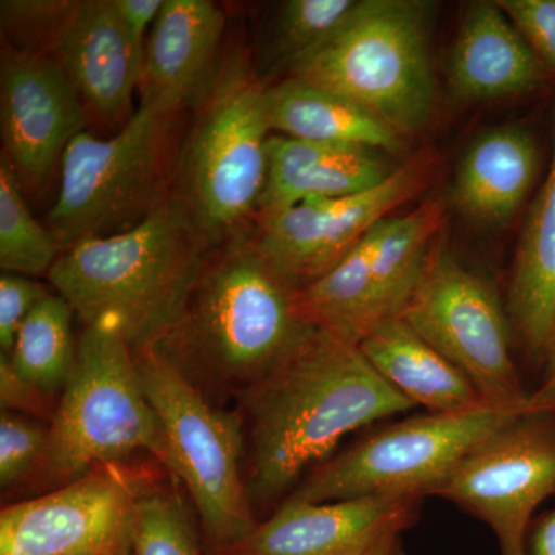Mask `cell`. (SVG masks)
I'll list each match as a JSON object with an SVG mask.
<instances>
[{"label": "cell", "instance_id": "6da1fadb", "mask_svg": "<svg viewBox=\"0 0 555 555\" xmlns=\"http://www.w3.org/2000/svg\"><path fill=\"white\" fill-rule=\"evenodd\" d=\"M248 495L272 500L339 441L415 408L371 366L353 339L313 327L291 357L244 396Z\"/></svg>", "mask_w": 555, "mask_h": 555}, {"label": "cell", "instance_id": "7a4b0ae2", "mask_svg": "<svg viewBox=\"0 0 555 555\" xmlns=\"http://www.w3.org/2000/svg\"><path fill=\"white\" fill-rule=\"evenodd\" d=\"M208 251L169 192L134 228L62 250L47 280L83 327L112 324L137 350L177 326Z\"/></svg>", "mask_w": 555, "mask_h": 555}, {"label": "cell", "instance_id": "3957f363", "mask_svg": "<svg viewBox=\"0 0 555 555\" xmlns=\"http://www.w3.org/2000/svg\"><path fill=\"white\" fill-rule=\"evenodd\" d=\"M297 292L247 229L208 251L184 312L158 346L188 374L193 369L244 397L312 331Z\"/></svg>", "mask_w": 555, "mask_h": 555}, {"label": "cell", "instance_id": "277c9868", "mask_svg": "<svg viewBox=\"0 0 555 555\" xmlns=\"http://www.w3.org/2000/svg\"><path fill=\"white\" fill-rule=\"evenodd\" d=\"M264 90L241 51L222 60L175 166L170 193L210 250L257 218L272 137Z\"/></svg>", "mask_w": 555, "mask_h": 555}, {"label": "cell", "instance_id": "5b68a950", "mask_svg": "<svg viewBox=\"0 0 555 555\" xmlns=\"http://www.w3.org/2000/svg\"><path fill=\"white\" fill-rule=\"evenodd\" d=\"M434 10L420 0H358L341 28L292 65L287 78L341 94L404 139L420 133L438 101Z\"/></svg>", "mask_w": 555, "mask_h": 555}, {"label": "cell", "instance_id": "8992f818", "mask_svg": "<svg viewBox=\"0 0 555 555\" xmlns=\"http://www.w3.org/2000/svg\"><path fill=\"white\" fill-rule=\"evenodd\" d=\"M139 451L170 469L163 426L142 389L133 349L112 324L86 326L51 422L46 465L69 483Z\"/></svg>", "mask_w": 555, "mask_h": 555}, {"label": "cell", "instance_id": "52a82bcc", "mask_svg": "<svg viewBox=\"0 0 555 555\" xmlns=\"http://www.w3.org/2000/svg\"><path fill=\"white\" fill-rule=\"evenodd\" d=\"M133 353L142 389L163 426L170 470L188 488L208 542L224 553L259 525L241 477L243 420L211 406L158 345Z\"/></svg>", "mask_w": 555, "mask_h": 555}, {"label": "cell", "instance_id": "ba28073f", "mask_svg": "<svg viewBox=\"0 0 555 555\" xmlns=\"http://www.w3.org/2000/svg\"><path fill=\"white\" fill-rule=\"evenodd\" d=\"M177 115L141 104L112 138L82 131L61 159L49 229L62 250L139 224L166 198L167 156Z\"/></svg>", "mask_w": 555, "mask_h": 555}, {"label": "cell", "instance_id": "9c48e42d", "mask_svg": "<svg viewBox=\"0 0 555 555\" xmlns=\"http://www.w3.org/2000/svg\"><path fill=\"white\" fill-rule=\"evenodd\" d=\"M404 321L476 386L486 406L526 409L513 324L494 281L467 266L438 235Z\"/></svg>", "mask_w": 555, "mask_h": 555}, {"label": "cell", "instance_id": "30bf717a", "mask_svg": "<svg viewBox=\"0 0 555 555\" xmlns=\"http://www.w3.org/2000/svg\"><path fill=\"white\" fill-rule=\"evenodd\" d=\"M524 412L483 406L460 414L409 416L318 465L288 499L312 503L389 494L426 499L470 449Z\"/></svg>", "mask_w": 555, "mask_h": 555}, {"label": "cell", "instance_id": "8fae6325", "mask_svg": "<svg viewBox=\"0 0 555 555\" xmlns=\"http://www.w3.org/2000/svg\"><path fill=\"white\" fill-rule=\"evenodd\" d=\"M494 531L500 555H528L537 507L555 495V409L526 411L430 488Z\"/></svg>", "mask_w": 555, "mask_h": 555}, {"label": "cell", "instance_id": "7c38bea8", "mask_svg": "<svg viewBox=\"0 0 555 555\" xmlns=\"http://www.w3.org/2000/svg\"><path fill=\"white\" fill-rule=\"evenodd\" d=\"M437 163L434 150H423L375 188L343 198L306 201L257 218L251 241L299 291L335 268L369 230L426 189Z\"/></svg>", "mask_w": 555, "mask_h": 555}, {"label": "cell", "instance_id": "4fadbf2b", "mask_svg": "<svg viewBox=\"0 0 555 555\" xmlns=\"http://www.w3.org/2000/svg\"><path fill=\"white\" fill-rule=\"evenodd\" d=\"M138 495L118 466L94 467L51 494L5 507L0 555L129 553Z\"/></svg>", "mask_w": 555, "mask_h": 555}, {"label": "cell", "instance_id": "5bb4252c", "mask_svg": "<svg viewBox=\"0 0 555 555\" xmlns=\"http://www.w3.org/2000/svg\"><path fill=\"white\" fill-rule=\"evenodd\" d=\"M3 159L22 188H39L86 131L82 98L53 56L5 47L0 69Z\"/></svg>", "mask_w": 555, "mask_h": 555}, {"label": "cell", "instance_id": "9a60e30c", "mask_svg": "<svg viewBox=\"0 0 555 555\" xmlns=\"http://www.w3.org/2000/svg\"><path fill=\"white\" fill-rule=\"evenodd\" d=\"M425 496L366 495L339 502L287 499L247 539L218 555H366L401 539Z\"/></svg>", "mask_w": 555, "mask_h": 555}, {"label": "cell", "instance_id": "2e32d148", "mask_svg": "<svg viewBox=\"0 0 555 555\" xmlns=\"http://www.w3.org/2000/svg\"><path fill=\"white\" fill-rule=\"evenodd\" d=\"M448 89L462 104L555 94V78L496 2L467 3L448 62Z\"/></svg>", "mask_w": 555, "mask_h": 555}, {"label": "cell", "instance_id": "e0dca14e", "mask_svg": "<svg viewBox=\"0 0 555 555\" xmlns=\"http://www.w3.org/2000/svg\"><path fill=\"white\" fill-rule=\"evenodd\" d=\"M50 51L100 118L122 127L133 116L145 49L131 39L113 0L76 2Z\"/></svg>", "mask_w": 555, "mask_h": 555}, {"label": "cell", "instance_id": "ac0fdd59", "mask_svg": "<svg viewBox=\"0 0 555 555\" xmlns=\"http://www.w3.org/2000/svg\"><path fill=\"white\" fill-rule=\"evenodd\" d=\"M545 158V145L529 124L481 131L456 164L451 206L478 228H509L542 184Z\"/></svg>", "mask_w": 555, "mask_h": 555}, {"label": "cell", "instance_id": "d6986e66", "mask_svg": "<svg viewBox=\"0 0 555 555\" xmlns=\"http://www.w3.org/2000/svg\"><path fill=\"white\" fill-rule=\"evenodd\" d=\"M225 14L210 0H164L145 46L141 104L178 115L217 75Z\"/></svg>", "mask_w": 555, "mask_h": 555}, {"label": "cell", "instance_id": "ffe728a7", "mask_svg": "<svg viewBox=\"0 0 555 555\" xmlns=\"http://www.w3.org/2000/svg\"><path fill=\"white\" fill-rule=\"evenodd\" d=\"M382 153L272 134L257 218L306 201L343 198L382 184L398 169Z\"/></svg>", "mask_w": 555, "mask_h": 555}, {"label": "cell", "instance_id": "44dd1931", "mask_svg": "<svg viewBox=\"0 0 555 555\" xmlns=\"http://www.w3.org/2000/svg\"><path fill=\"white\" fill-rule=\"evenodd\" d=\"M551 118L550 166L526 210L505 294L516 349L540 369L555 334V96Z\"/></svg>", "mask_w": 555, "mask_h": 555}, {"label": "cell", "instance_id": "7402d4cb", "mask_svg": "<svg viewBox=\"0 0 555 555\" xmlns=\"http://www.w3.org/2000/svg\"><path fill=\"white\" fill-rule=\"evenodd\" d=\"M358 346L371 366L415 408L460 414L486 406L469 378L401 317L383 321Z\"/></svg>", "mask_w": 555, "mask_h": 555}, {"label": "cell", "instance_id": "603a6c76", "mask_svg": "<svg viewBox=\"0 0 555 555\" xmlns=\"http://www.w3.org/2000/svg\"><path fill=\"white\" fill-rule=\"evenodd\" d=\"M272 131L283 137L326 144L356 145L400 153L404 138L341 94L306 80L284 78L266 86Z\"/></svg>", "mask_w": 555, "mask_h": 555}, {"label": "cell", "instance_id": "cb8c5ba5", "mask_svg": "<svg viewBox=\"0 0 555 555\" xmlns=\"http://www.w3.org/2000/svg\"><path fill=\"white\" fill-rule=\"evenodd\" d=\"M73 317L67 299L50 294L31 310L7 356L13 371L43 396L62 393L75 367Z\"/></svg>", "mask_w": 555, "mask_h": 555}, {"label": "cell", "instance_id": "d4e9b609", "mask_svg": "<svg viewBox=\"0 0 555 555\" xmlns=\"http://www.w3.org/2000/svg\"><path fill=\"white\" fill-rule=\"evenodd\" d=\"M62 248L53 232L33 217L16 171L0 163V268L13 275H49Z\"/></svg>", "mask_w": 555, "mask_h": 555}, {"label": "cell", "instance_id": "484cf974", "mask_svg": "<svg viewBox=\"0 0 555 555\" xmlns=\"http://www.w3.org/2000/svg\"><path fill=\"white\" fill-rule=\"evenodd\" d=\"M358 0H287L281 3L270 35V60L288 72L323 46L356 10Z\"/></svg>", "mask_w": 555, "mask_h": 555}, {"label": "cell", "instance_id": "4316f807", "mask_svg": "<svg viewBox=\"0 0 555 555\" xmlns=\"http://www.w3.org/2000/svg\"><path fill=\"white\" fill-rule=\"evenodd\" d=\"M127 555H201L192 520L177 495H138Z\"/></svg>", "mask_w": 555, "mask_h": 555}, {"label": "cell", "instance_id": "83f0119b", "mask_svg": "<svg viewBox=\"0 0 555 555\" xmlns=\"http://www.w3.org/2000/svg\"><path fill=\"white\" fill-rule=\"evenodd\" d=\"M75 3L60 0H2L0 17L3 35L10 42H14L13 47L9 46L10 49L43 53L42 43L51 49V43Z\"/></svg>", "mask_w": 555, "mask_h": 555}, {"label": "cell", "instance_id": "f1b7e54d", "mask_svg": "<svg viewBox=\"0 0 555 555\" xmlns=\"http://www.w3.org/2000/svg\"><path fill=\"white\" fill-rule=\"evenodd\" d=\"M49 430L24 416L2 411L0 416V486L20 481L43 455Z\"/></svg>", "mask_w": 555, "mask_h": 555}, {"label": "cell", "instance_id": "f546056e", "mask_svg": "<svg viewBox=\"0 0 555 555\" xmlns=\"http://www.w3.org/2000/svg\"><path fill=\"white\" fill-rule=\"evenodd\" d=\"M496 3L555 78V0H499Z\"/></svg>", "mask_w": 555, "mask_h": 555}, {"label": "cell", "instance_id": "4dcf8cb0", "mask_svg": "<svg viewBox=\"0 0 555 555\" xmlns=\"http://www.w3.org/2000/svg\"><path fill=\"white\" fill-rule=\"evenodd\" d=\"M49 288L33 278L3 273L0 276V349L9 356L17 332L31 310L49 297Z\"/></svg>", "mask_w": 555, "mask_h": 555}, {"label": "cell", "instance_id": "1f68e13d", "mask_svg": "<svg viewBox=\"0 0 555 555\" xmlns=\"http://www.w3.org/2000/svg\"><path fill=\"white\" fill-rule=\"evenodd\" d=\"M46 397L36 387L22 379L11 367L9 358L0 353V401H2L3 411L28 409L35 412L42 406V400Z\"/></svg>", "mask_w": 555, "mask_h": 555}, {"label": "cell", "instance_id": "d6a6232c", "mask_svg": "<svg viewBox=\"0 0 555 555\" xmlns=\"http://www.w3.org/2000/svg\"><path fill=\"white\" fill-rule=\"evenodd\" d=\"M163 3L164 0H113L124 27L141 47H144L145 35L158 20Z\"/></svg>", "mask_w": 555, "mask_h": 555}, {"label": "cell", "instance_id": "836d02e7", "mask_svg": "<svg viewBox=\"0 0 555 555\" xmlns=\"http://www.w3.org/2000/svg\"><path fill=\"white\" fill-rule=\"evenodd\" d=\"M528 411H542L555 409V334L547 346L545 360L542 366V379L539 386L529 393Z\"/></svg>", "mask_w": 555, "mask_h": 555}, {"label": "cell", "instance_id": "e575fe53", "mask_svg": "<svg viewBox=\"0 0 555 555\" xmlns=\"http://www.w3.org/2000/svg\"><path fill=\"white\" fill-rule=\"evenodd\" d=\"M528 555H555V507L532 521L528 534Z\"/></svg>", "mask_w": 555, "mask_h": 555}, {"label": "cell", "instance_id": "d590c367", "mask_svg": "<svg viewBox=\"0 0 555 555\" xmlns=\"http://www.w3.org/2000/svg\"><path fill=\"white\" fill-rule=\"evenodd\" d=\"M366 555H408L406 551H404L403 543H401V539L392 540V542L386 543V545L377 547V550L372 551Z\"/></svg>", "mask_w": 555, "mask_h": 555}, {"label": "cell", "instance_id": "8d00e7d4", "mask_svg": "<svg viewBox=\"0 0 555 555\" xmlns=\"http://www.w3.org/2000/svg\"><path fill=\"white\" fill-rule=\"evenodd\" d=\"M75 555H127V553H119V551H89V553H80Z\"/></svg>", "mask_w": 555, "mask_h": 555}]
</instances>
